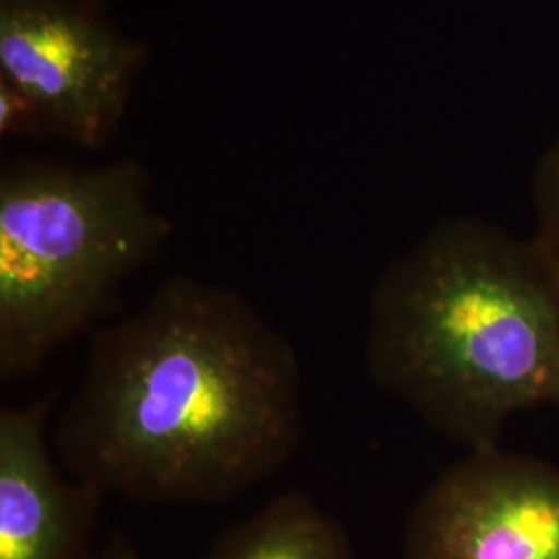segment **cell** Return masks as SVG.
Here are the masks:
<instances>
[{"mask_svg": "<svg viewBox=\"0 0 559 559\" xmlns=\"http://www.w3.org/2000/svg\"><path fill=\"white\" fill-rule=\"evenodd\" d=\"M302 427L293 344L237 290L175 276L94 332L50 438L60 466L104 496L218 503L276 475Z\"/></svg>", "mask_w": 559, "mask_h": 559, "instance_id": "obj_1", "label": "cell"}, {"mask_svg": "<svg viewBox=\"0 0 559 559\" xmlns=\"http://www.w3.org/2000/svg\"><path fill=\"white\" fill-rule=\"evenodd\" d=\"M365 359L438 433L496 448L514 415L559 411L558 280L533 240L443 222L376 282Z\"/></svg>", "mask_w": 559, "mask_h": 559, "instance_id": "obj_2", "label": "cell"}, {"mask_svg": "<svg viewBox=\"0 0 559 559\" xmlns=\"http://www.w3.org/2000/svg\"><path fill=\"white\" fill-rule=\"evenodd\" d=\"M170 237L140 162L27 160L0 177V381L38 373Z\"/></svg>", "mask_w": 559, "mask_h": 559, "instance_id": "obj_3", "label": "cell"}, {"mask_svg": "<svg viewBox=\"0 0 559 559\" xmlns=\"http://www.w3.org/2000/svg\"><path fill=\"white\" fill-rule=\"evenodd\" d=\"M143 59L92 0H0V80L38 102L60 140H110Z\"/></svg>", "mask_w": 559, "mask_h": 559, "instance_id": "obj_4", "label": "cell"}, {"mask_svg": "<svg viewBox=\"0 0 559 559\" xmlns=\"http://www.w3.org/2000/svg\"><path fill=\"white\" fill-rule=\"evenodd\" d=\"M404 559H559V468L475 450L417 501Z\"/></svg>", "mask_w": 559, "mask_h": 559, "instance_id": "obj_5", "label": "cell"}, {"mask_svg": "<svg viewBox=\"0 0 559 559\" xmlns=\"http://www.w3.org/2000/svg\"><path fill=\"white\" fill-rule=\"evenodd\" d=\"M55 394L0 411V559H98L104 493L71 477L55 454Z\"/></svg>", "mask_w": 559, "mask_h": 559, "instance_id": "obj_6", "label": "cell"}, {"mask_svg": "<svg viewBox=\"0 0 559 559\" xmlns=\"http://www.w3.org/2000/svg\"><path fill=\"white\" fill-rule=\"evenodd\" d=\"M205 559H357L346 531L305 491H284L226 528Z\"/></svg>", "mask_w": 559, "mask_h": 559, "instance_id": "obj_7", "label": "cell"}, {"mask_svg": "<svg viewBox=\"0 0 559 559\" xmlns=\"http://www.w3.org/2000/svg\"><path fill=\"white\" fill-rule=\"evenodd\" d=\"M533 193L537 233L531 240L559 284V140L540 158Z\"/></svg>", "mask_w": 559, "mask_h": 559, "instance_id": "obj_8", "label": "cell"}, {"mask_svg": "<svg viewBox=\"0 0 559 559\" xmlns=\"http://www.w3.org/2000/svg\"><path fill=\"white\" fill-rule=\"evenodd\" d=\"M0 133L9 138H59L40 104L4 80H0Z\"/></svg>", "mask_w": 559, "mask_h": 559, "instance_id": "obj_9", "label": "cell"}, {"mask_svg": "<svg viewBox=\"0 0 559 559\" xmlns=\"http://www.w3.org/2000/svg\"><path fill=\"white\" fill-rule=\"evenodd\" d=\"M98 559H141V554L129 537H124L122 533H117V535H112V539L102 547L100 558Z\"/></svg>", "mask_w": 559, "mask_h": 559, "instance_id": "obj_10", "label": "cell"}]
</instances>
